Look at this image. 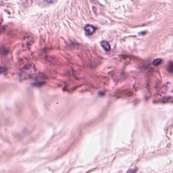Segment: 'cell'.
Returning a JSON list of instances; mask_svg holds the SVG:
<instances>
[{
	"label": "cell",
	"mask_w": 173,
	"mask_h": 173,
	"mask_svg": "<svg viewBox=\"0 0 173 173\" xmlns=\"http://www.w3.org/2000/svg\"><path fill=\"white\" fill-rule=\"evenodd\" d=\"M162 60L160 58H158V59H155V60H154V61L153 62V64L155 66H157L161 64L162 63Z\"/></svg>",
	"instance_id": "cell-3"
},
{
	"label": "cell",
	"mask_w": 173,
	"mask_h": 173,
	"mask_svg": "<svg viewBox=\"0 0 173 173\" xmlns=\"http://www.w3.org/2000/svg\"><path fill=\"white\" fill-rule=\"evenodd\" d=\"M95 28L93 26L90 25V24L87 25L84 28L85 32L87 35H88V36H89V35H91V34H93V33L95 31Z\"/></svg>",
	"instance_id": "cell-1"
},
{
	"label": "cell",
	"mask_w": 173,
	"mask_h": 173,
	"mask_svg": "<svg viewBox=\"0 0 173 173\" xmlns=\"http://www.w3.org/2000/svg\"><path fill=\"white\" fill-rule=\"evenodd\" d=\"M57 0H46V1L48 3H54Z\"/></svg>",
	"instance_id": "cell-4"
},
{
	"label": "cell",
	"mask_w": 173,
	"mask_h": 173,
	"mask_svg": "<svg viewBox=\"0 0 173 173\" xmlns=\"http://www.w3.org/2000/svg\"><path fill=\"white\" fill-rule=\"evenodd\" d=\"M101 46L103 47V48L107 51L110 50L111 47L108 42L106 41H102L101 43Z\"/></svg>",
	"instance_id": "cell-2"
}]
</instances>
